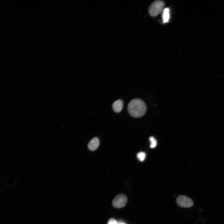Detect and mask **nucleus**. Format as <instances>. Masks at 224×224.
<instances>
[{
	"mask_svg": "<svg viewBox=\"0 0 224 224\" xmlns=\"http://www.w3.org/2000/svg\"><path fill=\"white\" fill-rule=\"evenodd\" d=\"M126 196L123 194H119L113 199L112 204L116 208H121L124 207L127 202Z\"/></svg>",
	"mask_w": 224,
	"mask_h": 224,
	"instance_id": "20e7f679",
	"label": "nucleus"
},
{
	"mask_svg": "<svg viewBox=\"0 0 224 224\" xmlns=\"http://www.w3.org/2000/svg\"><path fill=\"white\" fill-rule=\"evenodd\" d=\"M162 19L164 23H167L169 21L170 19V9L169 8H166L164 9L162 14Z\"/></svg>",
	"mask_w": 224,
	"mask_h": 224,
	"instance_id": "0eeeda50",
	"label": "nucleus"
},
{
	"mask_svg": "<svg viewBox=\"0 0 224 224\" xmlns=\"http://www.w3.org/2000/svg\"><path fill=\"white\" fill-rule=\"evenodd\" d=\"M123 102L121 100H117L114 102L112 104V108L116 113L120 112L122 109Z\"/></svg>",
	"mask_w": 224,
	"mask_h": 224,
	"instance_id": "423d86ee",
	"label": "nucleus"
},
{
	"mask_svg": "<svg viewBox=\"0 0 224 224\" xmlns=\"http://www.w3.org/2000/svg\"><path fill=\"white\" fill-rule=\"evenodd\" d=\"M107 224H118V223L114 219L112 218L108 220Z\"/></svg>",
	"mask_w": 224,
	"mask_h": 224,
	"instance_id": "9d476101",
	"label": "nucleus"
},
{
	"mask_svg": "<svg viewBox=\"0 0 224 224\" xmlns=\"http://www.w3.org/2000/svg\"><path fill=\"white\" fill-rule=\"evenodd\" d=\"M146 106L144 102L139 99H134L131 100L128 105L129 113L135 118L142 116L146 111Z\"/></svg>",
	"mask_w": 224,
	"mask_h": 224,
	"instance_id": "f257e3e1",
	"label": "nucleus"
},
{
	"mask_svg": "<svg viewBox=\"0 0 224 224\" xmlns=\"http://www.w3.org/2000/svg\"><path fill=\"white\" fill-rule=\"evenodd\" d=\"M164 6L165 3L162 1L156 0L149 7V14L153 17L157 16L162 11Z\"/></svg>",
	"mask_w": 224,
	"mask_h": 224,
	"instance_id": "f03ea898",
	"label": "nucleus"
},
{
	"mask_svg": "<svg viewBox=\"0 0 224 224\" xmlns=\"http://www.w3.org/2000/svg\"><path fill=\"white\" fill-rule=\"evenodd\" d=\"M176 202L178 206L184 208L191 207L194 204L191 198L183 195H180L176 198Z\"/></svg>",
	"mask_w": 224,
	"mask_h": 224,
	"instance_id": "7ed1b4c3",
	"label": "nucleus"
},
{
	"mask_svg": "<svg viewBox=\"0 0 224 224\" xmlns=\"http://www.w3.org/2000/svg\"><path fill=\"white\" fill-rule=\"evenodd\" d=\"M119 224H125V223H119Z\"/></svg>",
	"mask_w": 224,
	"mask_h": 224,
	"instance_id": "9b49d317",
	"label": "nucleus"
},
{
	"mask_svg": "<svg viewBox=\"0 0 224 224\" xmlns=\"http://www.w3.org/2000/svg\"><path fill=\"white\" fill-rule=\"evenodd\" d=\"M100 145L99 138L97 137H94L89 142L87 147L91 151H94L96 150Z\"/></svg>",
	"mask_w": 224,
	"mask_h": 224,
	"instance_id": "39448f33",
	"label": "nucleus"
},
{
	"mask_svg": "<svg viewBox=\"0 0 224 224\" xmlns=\"http://www.w3.org/2000/svg\"><path fill=\"white\" fill-rule=\"evenodd\" d=\"M146 153L144 152H139L137 154L138 159L141 161H144L146 158Z\"/></svg>",
	"mask_w": 224,
	"mask_h": 224,
	"instance_id": "1a4fd4ad",
	"label": "nucleus"
},
{
	"mask_svg": "<svg viewBox=\"0 0 224 224\" xmlns=\"http://www.w3.org/2000/svg\"><path fill=\"white\" fill-rule=\"evenodd\" d=\"M149 140L150 142V147L152 148H153L156 147L157 145V141L155 138L152 136L150 137L149 138Z\"/></svg>",
	"mask_w": 224,
	"mask_h": 224,
	"instance_id": "6e6552de",
	"label": "nucleus"
}]
</instances>
